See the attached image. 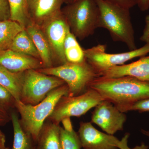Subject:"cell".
Returning <instances> with one entry per match:
<instances>
[{"mask_svg":"<svg viewBox=\"0 0 149 149\" xmlns=\"http://www.w3.org/2000/svg\"><path fill=\"white\" fill-rule=\"evenodd\" d=\"M89 88L99 93L120 111H129L137 102L149 99V83L130 76L105 77L100 76L93 80Z\"/></svg>","mask_w":149,"mask_h":149,"instance_id":"cell-1","label":"cell"},{"mask_svg":"<svg viewBox=\"0 0 149 149\" xmlns=\"http://www.w3.org/2000/svg\"><path fill=\"white\" fill-rule=\"evenodd\" d=\"M99 10L98 28L106 29L115 42H121L130 51L137 49L130 10L104 0H95Z\"/></svg>","mask_w":149,"mask_h":149,"instance_id":"cell-2","label":"cell"},{"mask_svg":"<svg viewBox=\"0 0 149 149\" xmlns=\"http://www.w3.org/2000/svg\"><path fill=\"white\" fill-rule=\"evenodd\" d=\"M68 86L65 84L51 91L45 98L35 105L16 101L15 108L20 114L22 126L31 135L35 144L44 123L53 111L58 102L63 96H68Z\"/></svg>","mask_w":149,"mask_h":149,"instance_id":"cell-3","label":"cell"},{"mask_svg":"<svg viewBox=\"0 0 149 149\" xmlns=\"http://www.w3.org/2000/svg\"><path fill=\"white\" fill-rule=\"evenodd\" d=\"M62 12L70 31L80 40L93 35L98 28L99 10L95 0H77Z\"/></svg>","mask_w":149,"mask_h":149,"instance_id":"cell-4","label":"cell"},{"mask_svg":"<svg viewBox=\"0 0 149 149\" xmlns=\"http://www.w3.org/2000/svg\"><path fill=\"white\" fill-rule=\"evenodd\" d=\"M37 70L63 80L68 86V96L70 97L79 95L85 93L91 82L100 77L86 60L80 63L67 62L58 66Z\"/></svg>","mask_w":149,"mask_h":149,"instance_id":"cell-5","label":"cell"},{"mask_svg":"<svg viewBox=\"0 0 149 149\" xmlns=\"http://www.w3.org/2000/svg\"><path fill=\"white\" fill-rule=\"evenodd\" d=\"M65 84L60 78L37 70H26L23 72L20 101L25 104L35 105L45 98L51 91Z\"/></svg>","mask_w":149,"mask_h":149,"instance_id":"cell-6","label":"cell"},{"mask_svg":"<svg viewBox=\"0 0 149 149\" xmlns=\"http://www.w3.org/2000/svg\"><path fill=\"white\" fill-rule=\"evenodd\" d=\"M104 100L97 92L91 88L79 95L63 96L47 120L60 124L65 118L80 117Z\"/></svg>","mask_w":149,"mask_h":149,"instance_id":"cell-7","label":"cell"},{"mask_svg":"<svg viewBox=\"0 0 149 149\" xmlns=\"http://www.w3.org/2000/svg\"><path fill=\"white\" fill-rule=\"evenodd\" d=\"M106 46L98 45L84 49L86 61L99 76L111 68L124 64L133 58L143 57L149 53V42L139 49L125 52L107 53Z\"/></svg>","mask_w":149,"mask_h":149,"instance_id":"cell-8","label":"cell"},{"mask_svg":"<svg viewBox=\"0 0 149 149\" xmlns=\"http://www.w3.org/2000/svg\"><path fill=\"white\" fill-rule=\"evenodd\" d=\"M40 27L50 46L56 66L67 63L65 56L64 44L70 29L62 11L45 22Z\"/></svg>","mask_w":149,"mask_h":149,"instance_id":"cell-9","label":"cell"},{"mask_svg":"<svg viewBox=\"0 0 149 149\" xmlns=\"http://www.w3.org/2000/svg\"><path fill=\"white\" fill-rule=\"evenodd\" d=\"M126 116L111 102L104 100L95 107L91 122L97 125L107 134L113 135L123 130Z\"/></svg>","mask_w":149,"mask_h":149,"instance_id":"cell-10","label":"cell"},{"mask_svg":"<svg viewBox=\"0 0 149 149\" xmlns=\"http://www.w3.org/2000/svg\"><path fill=\"white\" fill-rule=\"evenodd\" d=\"M77 134L84 149H118L116 137L99 131L91 122H80Z\"/></svg>","mask_w":149,"mask_h":149,"instance_id":"cell-11","label":"cell"},{"mask_svg":"<svg viewBox=\"0 0 149 149\" xmlns=\"http://www.w3.org/2000/svg\"><path fill=\"white\" fill-rule=\"evenodd\" d=\"M0 65L15 73L44 68L40 60L10 49L0 51Z\"/></svg>","mask_w":149,"mask_h":149,"instance_id":"cell-12","label":"cell"},{"mask_svg":"<svg viewBox=\"0 0 149 149\" xmlns=\"http://www.w3.org/2000/svg\"><path fill=\"white\" fill-rule=\"evenodd\" d=\"M64 2L65 0H27L30 22L40 27L49 19L61 12Z\"/></svg>","mask_w":149,"mask_h":149,"instance_id":"cell-13","label":"cell"},{"mask_svg":"<svg viewBox=\"0 0 149 149\" xmlns=\"http://www.w3.org/2000/svg\"><path fill=\"white\" fill-rule=\"evenodd\" d=\"M128 76L149 83V56L141 57L131 63L117 65L102 73L101 76L118 77Z\"/></svg>","mask_w":149,"mask_h":149,"instance_id":"cell-14","label":"cell"},{"mask_svg":"<svg viewBox=\"0 0 149 149\" xmlns=\"http://www.w3.org/2000/svg\"><path fill=\"white\" fill-rule=\"evenodd\" d=\"M35 44L44 68L54 66V59L50 46L41 27L30 22L25 28Z\"/></svg>","mask_w":149,"mask_h":149,"instance_id":"cell-15","label":"cell"},{"mask_svg":"<svg viewBox=\"0 0 149 149\" xmlns=\"http://www.w3.org/2000/svg\"><path fill=\"white\" fill-rule=\"evenodd\" d=\"M60 128V124L46 121L36 142V149H62Z\"/></svg>","mask_w":149,"mask_h":149,"instance_id":"cell-16","label":"cell"},{"mask_svg":"<svg viewBox=\"0 0 149 149\" xmlns=\"http://www.w3.org/2000/svg\"><path fill=\"white\" fill-rule=\"evenodd\" d=\"M10 116L14 132L12 149H35L36 144L31 135L23 129L18 115L15 112L12 111Z\"/></svg>","mask_w":149,"mask_h":149,"instance_id":"cell-17","label":"cell"},{"mask_svg":"<svg viewBox=\"0 0 149 149\" xmlns=\"http://www.w3.org/2000/svg\"><path fill=\"white\" fill-rule=\"evenodd\" d=\"M23 72H10L0 65V85L9 91L16 101L20 100Z\"/></svg>","mask_w":149,"mask_h":149,"instance_id":"cell-18","label":"cell"},{"mask_svg":"<svg viewBox=\"0 0 149 149\" xmlns=\"http://www.w3.org/2000/svg\"><path fill=\"white\" fill-rule=\"evenodd\" d=\"M24 29L10 19L0 21V51L9 49L17 35Z\"/></svg>","mask_w":149,"mask_h":149,"instance_id":"cell-19","label":"cell"},{"mask_svg":"<svg viewBox=\"0 0 149 149\" xmlns=\"http://www.w3.org/2000/svg\"><path fill=\"white\" fill-rule=\"evenodd\" d=\"M76 37L68 31L64 44V53L67 62L70 63H78L85 60L84 49L77 42Z\"/></svg>","mask_w":149,"mask_h":149,"instance_id":"cell-20","label":"cell"},{"mask_svg":"<svg viewBox=\"0 0 149 149\" xmlns=\"http://www.w3.org/2000/svg\"><path fill=\"white\" fill-rule=\"evenodd\" d=\"M9 49L41 61L35 44L25 29L17 35Z\"/></svg>","mask_w":149,"mask_h":149,"instance_id":"cell-21","label":"cell"},{"mask_svg":"<svg viewBox=\"0 0 149 149\" xmlns=\"http://www.w3.org/2000/svg\"><path fill=\"white\" fill-rule=\"evenodd\" d=\"M10 19L19 23L24 29L31 22L27 12V0H8Z\"/></svg>","mask_w":149,"mask_h":149,"instance_id":"cell-22","label":"cell"},{"mask_svg":"<svg viewBox=\"0 0 149 149\" xmlns=\"http://www.w3.org/2000/svg\"><path fill=\"white\" fill-rule=\"evenodd\" d=\"M60 139L62 149H81V142L77 133L74 130L68 131L61 126Z\"/></svg>","mask_w":149,"mask_h":149,"instance_id":"cell-23","label":"cell"},{"mask_svg":"<svg viewBox=\"0 0 149 149\" xmlns=\"http://www.w3.org/2000/svg\"><path fill=\"white\" fill-rule=\"evenodd\" d=\"M16 100L9 91L0 85V108L8 111L15 108Z\"/></svg>","mask_w":149,"mask_h":149,"instance_id":"cell-24","label":"cell"},{"mask_svg":"<svg viewBox=\"0 0 149 149\" xmlns=\"http://www.w3.org/2000/svg\"><path fill=\"white\" fill-rule=\"evenodd\" d=\"M130 136L129 133H125L121 140H118L116 143V147L118 149H148L149 146L142 142L140 146H136L133 148H130L128 146V139Z\"/></svg>","mask_w":149,"mask_h":149,"instance_id":"cell-25","label":"cell"},{"mask_svg":"<svg viewBox=\"0 0 149 149\" xmlns=\"http://www.w3.org/2000/svg\"><path fill=\"white\" fill-rule=\"evenodd\" d=\"M10 19V10L8 0H0V21Z\"/></svg>","mask_w":149,"mask_h":149,"instance_id":"cell-26","label":"cell"},{"mask_svg":"<svg viewBox=\"0 0 149 149\" xmlns=\"http://www.w3.org/2000/svg\"><path fill=\"white\" fill-rule=\"evenodd\" d=\"M108 2L114 4L123 8L130 10V8L138 5L139 0H104Z\"/></svg>","mask_w":149,"mask_h":149,"instance_id":"cell-27","label":"cell"},{"mask_svg":"<svg viewBox=\"0 0 149 149\" xmlns=\"http://www.w3.org/2000/svg\"><path fill=\"white\" fill-rule=\"evenodd\" d=\"M130 111H137L140 113L149 111V99L137 102L130 107Z\"/></svg>","mask_w":149,"mask_h":149,"instance_id":"cell-28","label":"cell"},{"mask_svg":"<svg viewBox=\"0 0 149 149\" xmlns=\"http://www.w3.org/2000/svg\"><path fill=\"white\" fill-rule=\"evenodd\" d=\"M140 40L146 43L149 42V15L145 18V25Z\"/></svg>","mask_w":149,"mask_h":149,"instance_id":"cell-29","label":"cell"},{"mask_svg":"<svg viewBox=\"0 0 149 149\" xmlns=\"http://www.w3.org/2000/svg\"><path fill=\"white\" fill-rule=\"evenodd\" d=\"M11 120L10 116L8 112L0 108V126L6 124Z\"/></svg>","mask_w":149,"mask_h":149,"instance_id":"cell-30","label":"cell"},{"mask_svg":"<svg viewBox=\"0 0 149 149\" xmlns=\"http://www.w3.org/2000/svg\"><path fill=\"white\" fill-rule=\"evenodd\" d=\"M61 122H62L63 126V128H64L65 130H68V131H72L74 130L73 127H72V123L70 120V118L67 117L63 118L61 120Z\"/></svg>","mask_w":149,"mask_h":149,"instance_id":"cell-31","label":"cell"},{"mask_svg":"<svg viewBox=\"0 0 149 149\" xmlns=\"http://www.w3.org/2000/svg\"><path fill=\"white\" fill-rule=\"evenodd\" d=\"M138 6L142 11L148 10L149 9V0H139Z\"/></svg>","mask_w":149,"mask_h":149,"instance_id":"cell-32","label":"cell"},{"mask_svg":"<svg viewBox=\"0 0 149 149\" xmlns=\"http://www.w3.org/2000/svg\"><path fill=\"white\" fill-rule=\"evenodd\" d=\"M5 135L0 129V149H8L6 146Z\"/></svg>","mask_w":149,"mask_h":149,"instance_id":"cell-33","label":"cell"},{"mask_svg":"<svg viewBox=\"0 0 149 149\" xmlns=\"http://www.w3.org/2000/svg\"><path fill=\"white\" fill-rule=\"evenodd\" d=\"M141 131L143 134L149 137V131H147V130H144V129H141Z\"/></svg>","mask_w":149,"mask_h":149,"instance_id":"cell-34","label":"cell"},{"mask_svg":"<svg viewBox=\"0 0 149 149\" xmlns=\"http://www.w3.org/2000/svg\"><path fill=\"white\" fill-rule=\"evenodd\" d=\"M76 1H77V0H65V2H66L68 3V4H69L74 3V2Z\"/></svg>","mask_w":149,"mask_h":149,"instance_id":"cell-35","label":"cell"},{"mask_svg":"<svg viewBox=\"0 0 149 149\" xmlns=\"http://www.w3.org/2000/svg\"><path fill=\"white\" fill-rule=\"evenodd\" d=\"M35 149H36V147H35Z\"/></svg>","mask_w":149,"mask_h":149,"instance_id":"cell-36","label":"cell"},{"mask_svg":"<svg viewBox=\"0 0 149 149\" xmlns=\"http://www.w3.org/2000/svg\"></svg>","mask_w":149,"mask_h":149,"instance_id":"cell-37","label":"cell"}]
</instances>
